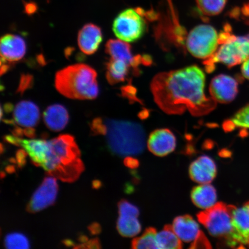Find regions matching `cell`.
Returning <instances> with one entry per match:
<instances>
[{
    "instance_id": "obj_14",
    "label": "cell",
    "mask_w": 249,
    "mask_h": 249,
    "mask_svg": "<svg viewBox=\"0 0 249 249\" xmlns=\"http://www.w3.org/2000/svg\"><path fill=\"white\" fill-rule=\"evenodd\" d=\"M102 40L101 28L92 23L84 26L78 34V45L81 51L87 55L94 54L98 51Z\"/></svg>"
},
{
    "instance_id": "obj_20",
    "label": "cell",
    "mask_w": 249,
    "mask_h": 249,
    "mask_svg": "<svg viewBox=\"0 0 249 249\" xmlns=\"http://www.w3.org/2000/svg\"><path fill=\"white\" fill-rule=\"evenodd\" d=\"M21 147L27 151L34 165L36 167L43 166L48 149V141L45 139H21Z\"/></svg>"
},
{
    "instance_id": "obj_48",
    "label": "cell",
    "mask_w": 249,
    "mask_h": 249,
    "mask_svg": "<svg viewBox=\"0 0 249 249\" xmlns=\"http://www.w3.org/2000/svg\"><path fill=\"white\" fill-rule=\"evenodd\" d=\"M3 152H4V147H3V145L2 143H1V154H2Z\"/></svg>"
},
{
    "instance_id": "obj_10",
    "label": "cell",
    "mask_w": 249,
    "mask_h": 249,
    "mask_svg": "<svg viewBox=\"0 0 249 249\" xmlns=\"http://www.w3.org/2000/svg\"><path fill=\"white\" fill-rule=\"evenodd\" d=\"M233 248H249V201L232 211Z\"/></svg>"
},
{
    "instance_id": "obj_1",
    "label": "cell",
    "mask_w": 249,
    "mask_h": 249,
    "mask_svg": "<svg viewBox=\"0 0 249 249\" xmlns=\"http://www.w3.org/2000/svg\"><path fill=\"white\" fill-rule=\"evenodd\" d=\"M204 71L197 65L158 74L151 83L155 101L169 114L188 111L195 116L210 113L216 102L205 95Z\"/></svg>"
},
{
    "instance_id": "obj_24",
    "label": "cell",
    "mask_w": 249,
    "mask_h": 249,
    "mask_svg": "<svg viewBox=\"0 0 249 249\" xmlns=\"http://www.w3.org/2000/svg\"><path fill=\"white\" fill-rule=\"evenodd\" d=\"M158 249H179L182 248V241L174 231L172 226L167 225L157 233Z\"/></svg>"
},
{
    "instance_id": "obj_23",
    "label": "cell",
    "mask_w": 249,
    "mask_h": 249,
    "mask_svg": "<svg viewBox=\"0 0 249 249\" xmlns=\"http://www.w3.org/2000/svg\"><path fill=\"white\" fill-rule=\"evenodd\" d=\"M117 229L120 234L124 237H133L139 234L142 227L138 216L132 214H120Z\"/></svg>"
},
{
    "instance_id": "obj_27",
    "label": "cell",
    "mask_w": 249,
    "mask_h": 249,
    "mask_svg": "<svg viewBox=\"0 0 249 249\" xmlns=\"http://www.w3.org/2000/svg\"><path fill=\"white\" fill-rule=\"evenodd\" d=\"M199 10L205 15L213 17L223 11L227 0H196Z\"/></svg>"
},
{
    "instance_id": "obj_31",
    "label": "cell",
    "mask_w": 249,
    "mask_h": 249,
    "mask_svg": "<svg viewBox=\"0 0 249 249\" xmlns=\"http://www.w3.org/2000/svg\"><path fill=\"white\" fill-rule=\"evenodd\" d=\"M191 248L193 249H209L211 246L206 236L202 231L193 243Z\"/></svg>"
},
{
    "instance_id": "obj_25",
    "label": "cell",
    "mask_w": 249,
    "mask_h": 249,
    "mask_svg": "<svg viewBox=\"0 0 249 249\" xmlns=\"http://www.w3.org/2000/svg\"><path fill=\"white\" fill-rule=\"evenodd\" d=\"M224 128L230 131L235 128L249 129V104L234 114L224 124Z\"/></svg>"
},
{
    "instance_id": "obj_4",
    "label": "cell",
    "mask_w": 249,
    "mask_h": 249,
    "mask_svg": "<svg viewBox=\"0 0 249 249\" xmlns=\"http://www.w3.org/2000/svg\"><path fill=\"white\" fill-rule=\"evenodd\" d=\"M108 149L120 157L138 155L144 151L145 135L140 124L127 121L106 119Z\"/></svg>"
},
{
    "instance_id": "obj_44",
    "label": "cell",
    "mask_w": 249,
    "mask_h": 249,
    "mask_svg": "<svg viewBox=\"0 0 249 249\" xmlns=\"http://www.w3.org/2000/svg\"><path fill=\"white\" fill-rule=\"evenodd\" d=\"M102 186V182L99 180H94L92 182V188L95 189H98Z\"/></svg>"
},
{
    "instance_id": "obj_30",
    "label": "cell",
    "mask_w": 249,
    "mask_h": 249,
    "mask_svg": "<svg viewBox=\"0 0 249 249\" xmlns=\"http://www.w3.org/2000/svg\"><path fill=\"white\" fill-rule=\"evenodd\" d=\"M91 131L93 135L106 136L107 133V127L106 125L105 120L101 118H96L93 120L90 125Z\"/></svg>"
},
{
    "instance_id": "obj_36",
    "label": "cell",
    "mask_w": 249,
    "mask_h": 249,
    "mask_svg": "<svg viewBox=\"0 0 249 249\" xmlns=\"http://www.w3.org/2000/svg\"><path fill=\"white\" fill-rule=\"evenodd\" d=\"M124 164L127 167L131 168V169H135L139 166V161L136 159L131 157H127L124 159Z\"/></svg>"
},
{
    "instance_id": "obj_37",
    "label": "cell",
    "mask_w": 249,
    "mask_h": 249,
    "mask_svg": "<svg viewBox=\"0 0 249 249\" xmlns=\"http://www.w3.org/2000/svg\"><path fill=\"white\" fill-rule=\"evenodd\" d=\"M88 229L91 235H96L100 233L102 231V227L98 223H93L89 227Z\"/></svg>"
},
{
    "instance_id": "obj_16",
    "label": "cell",
    "mask_w": 249,
    "mask_h": 249,
    "mask_svg": "<svg viewBox=\"0 0 249 249\" xmlns=\"http://www.w3.org/2000/svg\"><path fill=\"white\" fill-rule=\"evenodd\" d=\"M14 120L15 123L21 127L36 126L40 120L39 107L34 102L29 101L18 103L14 109Z\"/></svg>"
},
{
    "instance_id": "obj_21",
    "label": "cell",
    "mask_w": 249,
    "mask_h": 249,
    "mask_svg": "<svg viewBox=\"0 0 249 249\" xmlns=\"http://www.w3.org/2000/svg\"><path fill=\"white\" fill-rule=\"evenodd\" d=\"M191 198L196 206L201 209H209L216 204V190L210 183L201 184L193 189Z\"/></svg>"
},
{
    "instance_id": "obj_42",
    "label": "cell",
    "mask_w": 249,
    "mask_h": 249,
    "mask_svg": "<svg viewBox=\"0 0 249 249\" xmlns=\"http://www.w3.org/2000/svg\"><path fill=\"white\" fill-rule=\"evenodd\" d=\"M36 10V7L35 4L33 3L28 4L26 5V11L28 14H32L34 13Z\"/></svg>"
},
{
    "instance_id": "obj_46",
    "label": "cell",
    "mask_w": 249,
    "mask_h": 249,
    "mask_svg": "<svg viewBox=\"0 0 249 249\" xmlns=\"http://www.w3.org/2000/svg\"><path fill=\"white\" fill-rule=\"evenodd\" d=\"M78 239H79L78 241L82 243V244H84V243H86L87 241H89L88 237H87V236L84 235H80Z\"/></svg>"
},
{
    "instance_id": "obj_32",
    "label": "cell",
    "mask_w": 249,
    "mask_h": 249,
    "mask_svg": "<svg viewBox=\"0 0 249 249\" xmlns=\"http://www.w3.org/2000/svg\"><path fill=\"white\" fill-rule=\"evenodd\" d=\"M27 152L25 149H20L16 153V160H17L18 168L22 169L27 163Z\"/></svg>"
},
{
    "instance_id": "obj_19",
    "label": "cell",
    "mask_w": 249,
    "mask_h": 249,
    "mask_svg": "<svg viewBox=\"0 0 249 249\" xmlns=\"http://www.w3.org/2000/svg\"><path fill=\"white\" fill-rule=\"evenodd\" d=\"M106 53L111 58L124 61L133 68L139 65V57L133 56L130 45L120 39L108 40L106 44Z\"/></svg>"
},
{
    "instance_id": "obj_29",
    "label": "cell",
    "mask_w": 249,
    "mask_h": 249,
    "mask_svg": "<svg viewBox=\"0 0 249 249\" xmlns=\"http://www.w3.org/2000/svg\"><path fill=\"white\" fill-rule=\"evenodd\" d=\"M120 214H132L139 216V210L135 205L130 203L126 200H121L118 205Z\"/></svg>"
},
{
    "instance_id": "obj_39",
    "label": "cell",
    "mask_w": 249,
    "mask_h": 249,
    "mask_svg": "<svg viewBox=\"0 0 249 249\" xmlns=\"http://www.w3.org/2000/svg\"><path fill=\"white\" fill-rule=\"evenodd\" d=\"M24 135L27 138L34 139L36 138V130L33 127H25L24 129Z\"/></svg>"
},
{
    "instance_id": "obj_35",
    "label": "cell",
    "mask_w": 249,
    "mask_h": 249,
    "mask_svg": "<svg viewBox=\"0 0 249 249\" xmlns=\"http://www.w3.org/2000/svg\"><path fill=\"white\" fill-rule=\"evenodd\" d=\"M21 139H22L18 138V137L15 136L14 135H5L4 136L5 142L17 146V147H20Z\"/></svg>"
},
{
    "instance_id": "obj_6",
    "label": "cell",
    "mask_w": 249,
    "mask_h": 249,
    "mask_svg": "<svg viewBox=\"0 0 249 249\" xmlns=\"http://www.w3.org/2000/svg\"><path fill=\"white\" fill-rule=\"evenodd\" d=\"M233 205L218 202L209 209L197 214V219L212 236L225 240L226 245L233 248L232 211Z\"/></svg>"
},
{
    "instance_id": "obj_43",
    "label": "cell",
    "mask_w": 249,
    "mask_h": 249,
    "mask_svg": "<svg viewBox=\"0 0 249 249\" xmlns=\"http://www.w3.org/2000/svg\"><path fill=\"white\" fill-rule=\"evenodd\" d=\"M5 170L8 174H13L15 172L16 168L14 165H9L5 167Z\"/></svg>"
},
{
    "instance_id": "obj_8",
    "label": "cell",
    "mask_w": 249,
    "mask_h": 249,
    "mask_svg": "<svg viewBox=\"0 0 249 249\" xmlns=\"http://www.w3.org/2000/svg\"><path fill=\"white\" fill-rule=\"evenodd\" d=\"M147 23L139 9L128 8L121 12L115 18L113 31L117 38L131 43L138 41L147 30Z\"/></svg>"
},
{
    "instance_id": "obj_3",
    "label": "cell",
    "mask_w": 249,
    "mask_h": 249,
    "mask_svg": "<svg viewBox=\"0 0 249 249\" xmlns=\"http://www.w3.org/2000/svg\"><path fill=\"white\" fill-rule=\"evenodd\" d=\"M55 88L65 97L86 100L97 98V73L86 64L71 65L55 74Z\"/></svg>"
},
{
    "instance_id": "obj_38",
    "label": "cell",
    "mask_w": 249,
    "mask_h": 249,
    "mask_svg": "<svg viewBox=\"0 0 249 249\" xmlns=\"http://www.w3.org/2000/svg\"><path fill=\"white\" fill-rule=\"evenodd\" d=\"M242 76L249 80V57L242 63L241 67Z\"/></svg>"
},
{
    "instance_id": "obj_34",
    "label": "cell",
    "mask_w": 249,
    "mask_h": 249,
    "mask_svg": "<svg viewBox=\"0 0 249 249\" xmlns=\"http://www.w3.org/2000/svg\"><path fill=\"white\" fill-rule=\"evenodd\" d=\"M33 77L27 74L21 76L19 87L18 91L23 92L32 86Z\"/></svg>"
},
{
    "instance_id": "obj_17",
    "label": "cell",
    "mask_w": 249,
    "mask_h": 249,
    "mask_svg": "<svg viewBox=\"0 0 249 249\" xmlns=\"http://www.w3.org/2000/svg\"><path fill=\"white\" fill-rule=\"evenodd\" d=\"M70 116L67 108L60 104L50 106L43 113L46 126L54 132L63 130L69 122Z\"/></svg>"
},
{
    "instance_id": "obj_41",
    "label": "cell",
    "mask_w": 249,
    "mask_h": 249,
    "mask_svg": "<svg viewBox=\"0 0 249 249\" xmlns=\"http://www.w3.org/2000/svg\"><path fill=\"white\" fill-rule=\"evenodd\" d=\"M12 135L18 138H22L24 135V129L20 127L15 126V128L12 130Z\"/></svg>"
},
{
    "instance_id": "obj_18",
    "label": "cell",
    "mask_w": 249,
    "mask_h": 249,
    "mask_svg": "<svg viewBox=\"0 0 249 249\" xmlns=\"http://www.w3.org/2000/svg\"><path fill=\"white\" fill-rule=\"evenodd\" d=\"M172 226L180 240L185 242H194L201 232L198 224L190 215L176 217Z\"/></svg>"
},
{
    "instance_id": "obj_7",
    "label": "cell",
    "mask_w": 249,
    "mask_h": 249,
    "mask_svg": "<svg viewBox=\"0 0 249 249\" xmlns=\"http://www.w3.org/2000/svg\"><path fill=\"white\" fill-rule=\"evenodd\" d=\"M219 45V35L210 24L198 25L190 31L186 39L188 51L194 57L202 60L213 57Z\"/></svg>"
},
{
    "instance_id": "obj_2",
    "label": "cell",
    "mask_w": 249,
    "mask_h": 249,
    "mask_svg": "<svg viewBox=\"0 0 249 249\" xmlns=\"http://www.w3.org/2000/svg\"><path fill=\"white\" fill-rule=\"evenodd\" d=\"M48 149L42 167L47 175L65 182H73L85 170L81 152L74 137L65 134L48 141Z\"/></svg>"
},
{
    "instance_id": "obj_13",
    "label": "cell",
    "mask_w": 249,
    "mask_h": 249,
    "mask_svg": "<svg viewBox=\"0 0 249 249\" xmlns=\"http://www.w3.org/2000/svg\"><path fill=\"white\" fill-rule=\"evenodd\" d=\"M2 61L9 63L21 60L26 53V44L21 36L15 34H6L1 39Z\"/></svg>"
},
{
    "instance_id": "obj_33",
    "label": "cell",
    "mask_w": 249,
    "mask_h": 249,
    "mask_svg": "<svg viewBox=\"0 0 249 249\" xmlns=\"http://www.w3.org/2000/svg\"><path fill=\"white\" fill-rule=\"evenodd\" d=\"M74 249H101V245L100 241L97 238H93L91 240H89L84 244H82L79 245H76V247H74Z\"/></svg>"
},
{
    "instance_id": "obj_45",
    "label": "cell",
    "mask_w": 249,
    "mask_h": 249,
    "mask_svg": "<svg viewBox=\"0 0 249 249\" xmlns=\"http://www.w3.org/2000/svg\"><path fill=\"white\" fill-rule=\"evenodd\" d=\"M63 244L64 245L66 246L67 247H74V242L70 240V239H65V240H64Z\"/></svg>"
},
{
    "instance_id": "obj_47",
    "label": "cell",
    "mask_w": 249,
    "mask_h": 249,
    "mask_svg": "<svg viewBox=\"0 0 249 249\" xmlns=\"http://www.w3.org/2000/svg\"><path fill=\"white\" fill-rule=\"evenodd\" d=\"M5 173L3 172V171H1V178L2 179L3 178H4V177H5Z\"/></svg>"
},
{
    "instance_id": "obj_40",
    "label": "cell",
    "mask_w": 249,
    "mask_h": 249,
    "mask_svg": "<svg viewBox=\"0 0 249 249\" xmlns=\"http://www.w3.org/2000/svg\"><path fill=\"white\" fill-rule=\"evenodd\" d=\"M242 15L249 24V1L246 4L242 9Z\"/></svg>"
},
{
    "instance_id": "obj_5",
    "label": "cell",
    "mask_w": 249,
    "mask_h": 249,
    "mask_svg": "<svg viewBox=\"0 0 249 249\" xmlns=\"http://www.w3.org/2000/svg\"><path fill=\"white\" fill-rule=\"evenodd\" d=\"M220 45L213 57L208 59V70H213L215 64L231 68L242 64L249 57V34L235 36L227 32L220 34Z\"/></svg>"
},
{
    "instance_id": "obj_12",
    "label": "cell",
    "mask_w": 249,
    "mask_h": 249,
    "mask_svg": "<svg viewBox=\"0 0 249 249\" xmlns=\"http://www.w3.org/2000/svg\"><path fill=\"white\" fill-rule=\"evenodd\" d=\"M148 148L158 157H164L174 151L176 147V139L168 129L155 130L149 137Z\"/></svg>"
},
{
    "instance_id": "obj_26",
    "label": "cell",
    "mask_w": 249,
    "mask_h": 249,
    "mask_svg": "<svg viewBox=\"0 0 249 249\" xmlns=\"http://www.w3.org/2000/svg\"><path fill=\"white\" fill-rule=\"evenodd\" d=\"M157 231L153 227H149L139 237L134 239L132 242L133 249H158L157 243Z\"/></svg>"
},
{
    "instance_id": "obj_9",
    "label": "cell",
    "mask_w": 249,
    "mask_h": 249,
    "mask_svg": "<svg viewBox=\"0 0 249 249\" xmlns=\"http://www.w3.org/2000/svg\"><path fill=\"white\" fill-rule=\"evenodd\" d=\"M58 187L56 178L53 177H45L34 193L28 203L26 210L28 213H39L55 203L58 194Z\"/></svg>"
},
{
    "instance_id": "obj_22",
    "label": "cell",
    "mask_w": 249,
    "mask_h": 249,
    "mask_svg": "<svg viewBox=\"0 0 249 249\" xmlns=\"http://www.w3.org/2000/svg\"><path fill=\"white\" fill-rule=\"evenodd\" d=\"M107 79L111 85L124 82L128 76L130 65L123 60L110 58L107 65Z\"/></svg>"
},
{
    "instance_id": "obj_28",
    "label": "cell",
    "mask_w": 249,
    "mask_h": 249,
    "mask_svg": "<svg viewBox=\"0 0 249 249\" xmlns=\"http://www.w3.org/2000/svg\"><path fill=\"white\" fill-rule=\"evenodd\" d=\"M4 247L8 249H28L30 243L27 236L20 232L9 233L5 236Z\"/></svg>"
},
{
    "instance_id": "obj_15",
    "label": "cell",
    "mask_w": 249,
    "mask_h": 249,
    "mask_svg": "<svg viewBox=\"0 0 249 249\" xmlns=\"http://www.w3.org/2000/svg\"><path fill=\"white\" fill-rule=\"evenodd\" d=\"M216 164L207 156H202L194 161L189 167V175L194 181L205 184L210 183L215 178Z\"/></svg>"
},
{
    "instance_id": "obj_11",
    "label": "cell",
    "mask_w": 249,
    "mask_h": 249,
    "mask_svg": "<svg viewBox=\"0 0 249 249\" xmlns=\"http://www.w3.org/2000/svg\"><path fill=\"white\" fill-rule=\"evenodd\" d=\"M237 81L231 76L221 74L213 78L210 85L211 97L216 103L228 104L238 93Z\"/></svg>"
}]
</instances>
